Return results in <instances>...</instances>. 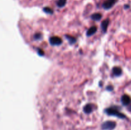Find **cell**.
Masks as SVG:
<instances>
[{
	"label": "cell",
	"instance_id": "obj_16",
	"mask_svg": "<svg viewBox=\"0 0 131 130\" xmlns=\"http://www.w3.org/2000/svg\"><path fill=\"white\" fill-rule=\"evenodd\" d=\"M106 89H107V90H109V91H111V90H113V87H112L111 85H110V86H108L106 88Z\"/></svg>",
	"mask_w": 131,
	"mask_h": 130
},
{
	"label": "cell",
	"instance_id": "obj_2",
	"mask_svg": "<svg viewBox=\"0 0 131 130\" xmlns=\"http://www.w3.org/2000/svg\"><path fill=\"white\" fill-rule=\"evenodd\" d=\"M116 122L113 121H106L102 124V129L103 130H111L116 127Z\"/></svg>",
	"mask_w": 131,
	"mask_h": 130
},
{
	"label": "cell",
	"instance_id": "obj_5",
	"mask_svg": "<svg viewBox=\"0 0 131 130\" xmlns=\"http://www.w3.org/2000/svg\"><path fill=\"white\" fill-rule=\"evenodd\" d=\"M122 103L124 105V106L129 105L131 102V99L129 95H127V94H124V96H122L121 98Z\"/></svg>",
	"mask_w": 131,
	"mask_h": 130
},
{
	"label": "cell",
	"instance_id": "obj_6",
	"mask_svg": "<svg viewBox=\"0 0 131 130\" xmlns=\"http://www.w3.org/2000/svg\"><path fill=\"white\" fill-rule=\"evenodd\" d=\"M109 23H110V20L108 19H106L104 21H102V24H101V28H102L104 33H106V31H107V28L108 27Z\"/></svg>",
	"mask_w": 131,
	"mask_h": 130
},
{
	"label": "cell",
	"instance_id": "obj_14",
	"mask_svg": "<svg viewBox=\"0 0 131 130\" xmlns=\"http://www.w3.org/2000/svg\"><path fill=\"white\" fill-rule=\"evenodd\" d=\"M37 52H38L39 56H43V55H44V52L43 51V50L40 49V48H38V50H37Z\"/></svg>",
	"mask_w": 131,
	"mask_h": 130
},
{
	"label": "cell",
	"instance_id": "obj_8",
	"mask_svg": "<svg viewBox=\"0 0 131 130\" xmlns=\"http://www.w3.org/2000/svg\"><path fill=\"white\" fill-rule=\"evenodd\" d=\"M113 73L115 76H120L122 73V70L121 68L118 67V66H115L113 68Z\"/></svg>",
	"mask_w": 131,
	"mask_h": 130
},
{
	"label": "cell",
	"instance_id": "obj_17",
	"mask_svg": "<svg viewBox=\"0 0 131 130\" xmlns=\"http://www.w3.org/2000/svg\"><path fill=\"white\" fill-rule=\"evenodd\" d=\"M128 109H129V110L130 111V112H131V105L129 107V108H128Z\"/></svg>",
	"mask_w": 131,
	"mask_h": 130
},
{
	"label": "cell",
	"instance_id": "obj_11",
	"mask_svg": "<svg viewBox=\"0 0 131 130\" xmlns=\"http://www.w3.org/2000/svg\"><path fill=\"white\" fill-rule=\"evenodd\" d=\"M65 38L68 40V41H69L70 44H73V43H75V42H76V39L74 37L70 35L67 34V35H65Z\"/></svg>",
	"mask_w": 131,
	"mask_h": 130
},
{
	"label": "cell",
	"instance_id": "obj_9",
	"mask_svg": "<svg viewBox=\"0 0 131 130\" xmlns=\"http://www.w3.org/2000/svg\"><path fill=\"white\" fill-rule=\"evenodd\" d=\"M97 30V27L96 26L91 27V28L88 29V31H87L86 36H90L93 35V34H94L95 33H96Z\"/></svg>",
	"mask_w": 131,
	"mask_h": 130
},
{
	"label": "cell",
	"instance_id": "obj_3",
	"mask_svg": "<svg viewBox=\"0 0 131 130\" xmlns=\"http://www.w3.org/2000/svg\"><path fill=\"white\" fill-rule=\"evenodd\" d=\"M49 43L52 45H60L62 43V40L58 36H52L50 38Z\"/></svg>",
	"mask_w": 131,
	"mask_h": 130
},
{
	"label": "cell",
	"instance_id": "obj_4",
	"mask_svg": "<svg viewBox=\"0 0 131 130\" xmlns=\"http://www.w3.org/2000/svg\"><path fill=\"white\" fill-rule=\"evenodd\" d=\"M115 2H116V0H106L103 3L102 6L106 10H108V9L111 8L115 5Z\"/></svg>",
	"mask_w": 131,
	"mask_h": 130
},
{
	"label": "cell",
	"instance_id": "obj_13",
	"mask_svg": "<svg viewBox=\"0 0 131 130\" xmlns=\"http://www.w3.org/2000/svg\"><path fill=\"white\" fill-rule=\"evenodd\" d=\"M43 11H44V12L46 13V14H53V10H52V9L50 8H49V7L43 8Z\"/></svg>",
	"mask_w": 131,
	"mask_h": 130
},
{
	"label": "cell",
	"instance_id": "obj_15",
	"mask_svg": "<svg viewBox=\"0 0 131 130\" xmlns=\"http://www.w3.org/2000/svg\"><path fill=\"white\" fill-rule=\"evenodd\" d=\"M41 38V34H35L34 36V38L36 40H39Z\"/></svg>",
	"mask_w": 131,
	"mask_h": 130
},
{
	"label": "cell",
	"instance_id": "obj_7",
	"mask_svg": "<svg viewBox=\"0 0 131 130\" xmlns=\"http://www.w3.org/2000/svg\"><path fill=\"white\" fill-rule=\"evenodd\" d=\"M83 111L85 113H90L93 111V105L92 104H87L83 108Z\"/></svg>",
	"mask_w": 131,
	"mask_h": 130
},
{
	"label": "cell",
	"instance_id": "obj_18",
	"mask_svg": "<svg viewBox=\"0 0 131 130\" xmlns=\"http://www.w3.org/2000/svg\"><path fill=\"white\" fill-rule=\"evenodd\" d=\"M129 5H125V8H129Z\"/></svg>",
	"mask_w": 131,
	"mask_h": 130
},
{
	"label": "cell",
	"instance_id": "obj_12",
	"mask_svg": "<svg viewBox=\"0 0 131 130\" xmlns=\"http://www.w3.org/2000/svg\"><path fill=\"white\" fill-rule=\"evenodd\" d=\"M67 2V0H58L57 1V5L58 7H63L65 5Z\"/></svg>",
	"mask_w": 131,
	"mask_h": 130
},
{
	"label": "cell",
	"instance_id": "obj_1",
	"mask_svg": "<svg viewBox=\"0 0 131 130\" xmlns=\"http://www.w3.org/2000/svg\"><path fill=\"white\" fill-rule=\"evenodd\" d=\"M105 112H106L107 114H108L109 115H113L116 116V117H118L120 119H125L126 118V116L125 115H124V113H121V112H119L117 109H115V108H108L107 109L105 110Z\"/></svg>",
	"mask_w": 131,
	"mask_h": 130
},
{
	"label": "cell",
	"instance_id": "obj_10",
	"mask_svg": "<svg viewBox=\"0 0 131 130\" xmlns=\"http://www.w3.org/2000/svg\"><path fill=\"white\" fill-rule=\"evenodd\" d=\"M91 18L93 20H100L102 18V15L101 14H99V13H95L91 16Z\"/></svg>",
	"mask_w": 131,
	"mask_h": 130
}]
</instances>
